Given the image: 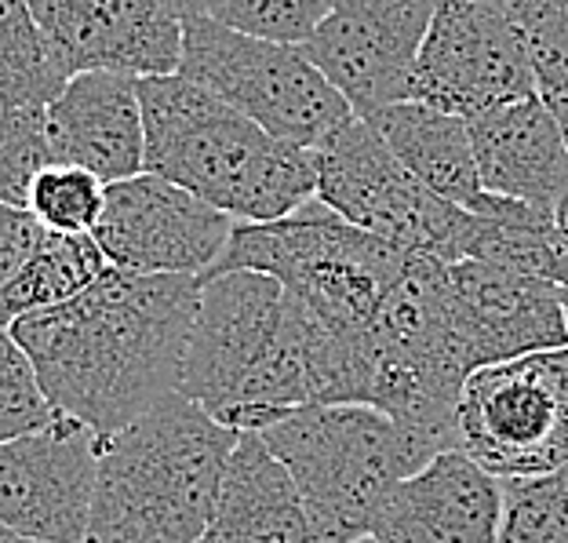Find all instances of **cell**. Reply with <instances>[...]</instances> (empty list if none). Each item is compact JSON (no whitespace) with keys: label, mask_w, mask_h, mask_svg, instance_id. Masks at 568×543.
Wrapping results in <instances>:
<instances>
[{"label":"cell","mask_w":568,"mask_h":543,"mask_svg":"<svg viewBox=\"0 0 568 543\" xmlns=\"http://www.w3.org/2000/svg\"><path fill=\"white\" fill-rule=\"evenodd\" d=\"M201 284L193 274L106 267L92 289L16 318L11 332L30 354L51 405L110 438L161 398L179 394Z\"/></svg>","instance_id":"1"},{"label":"cell","mask_w":568,"mask_h":543,"mask_svg":"<svg viewBox=\"0 0 568 543\" xmlns=\"http://www.w3.org/2000/svg\"><path fill=\"white\" fill-rule=\"evenodd\" d=\"M179 394L237 434L314 402H361V335H339L260 270L204 278Z\"/></svg>","instance_id":"2"},{"label":"cell","mask_w":568,"mask_h":543,"mask_svg":"<svg viewBox=\"0 0 568 543\" xmlns=\"http://www.w3.org/2000/svg\"><path fill=\"white\" fill-rule=\"evenodd\" d=\"M146 172L172 179L237 223H270L317 198L314 150L270 135L183 73L139 77Z\"/></svg>","instance_id":"3"},{"label":"cell","mask_w":568,"mask_h":543,"mask_svg":"<svg viewBox=\"0 0 568 543\" xmlns=\"http://www.w3.org/2000/svg\"><path fill=\"white\" fill-rule=\"evenodd\" d=\"M237 438L183 394L99 438L84 543H201Z\"/></svg>","instance_id":"4"},{"label":"cell","mask_w":568,"mask_h":543,"mask_svg":"<svg viewBox=\"0 0 568 543\" xmlns=\"http://www.w3.org/2000/svg\"><path fill=\"white\" fill-rule=\"evenodd\" d=\"M448 300V263L408 255L361 332V405L383 409L437 456L459 449V391L470 376Z\"/></svg>","instance_id":"5"},{"label":"cell","mask_w":568,"mask_h":543,"mask_svg":"<svg viewBox=\"0 0 568 543\" xmlns=\"http://www.w3.org/2000/svg\"><path fill=\"white\" fill-rule=\"evenodd\" d=\"M260 438L288 467L317 543L372 536L390 489L434 460L402 423L361 402L300 405Z\"/></svg>","instance_id":"6"},{"label":"cell","mask_w":568,"mask_h":543,"mask_svg":"<svg viewBox=\"0 0 568 543\" xmlns=\"http://www.w3.org/2000/svg\"><path fill=\"white\" fill-rule=\"evenodd\" d=\"M405 260L408 252L397 244L346 223L325 201L310 198L303 209L270 223H237L212 274L260 270L277 278L332 332L361 335Z\"/></svg>","instance_id":"7"},{"label":"cell","mask_w":568,"mask_h":543,"mask_svg":"<svg viewBox=\"0 0 568 543\" xmlns=\"http://www.w3.org/2000/svg\"><path fill=\"white\" fill-rule=\"evenodd\" d=\"M179 73L204 84L270 135L321 150L357 113L321 73L303 44L230 30L212 16L183 19Z\"/></svg>","instance_id":"8"},{"label":"cell","mask_w":568,"mask_h":543,"mask_svg":"<svg viewBox=\"0 0 568 543\" xmlns=\"http://www.w3.org/2000/svg\"><path fill=\"white\" fill-rule=\"evenodd\" d=\"M314 158L317 201H325L346 223L397 244L408 255H434L442 263L470 255L477 215L419 183L372 121L354 118L343 124L325 147L314 150Z\"/></svg>","instance_id":"9"},{"label":"cell","mask_w":568,"mask_h":543,"mask_svg":"<svg viewBox=\"0 0 568 543\" xmlns=\"http://www.w3.org/2000/svg\"><path fill=\"white\" fill-rule=\"evenodd\" d=\"M459 449L496 477L568 463V343L474 369L459 391Z\"/></svg>","instance_id":"10"},{"label":"cell","mask_w":568,"mask_h":543,"mask_svg":"<svg viewBox=\"0 0 568 543\" xmlns=\"http://www.w3.org/2000/svg\"><path fill=\"white\" fill-rule=\"evenodd\" d=\"M539 95L532 51L503 0H437L423 37L408 99L477 118Z\"/></svg>","instance_id":"11"},{"label":"cell","mask_w":568,"mask_h":543,"mask_svg":"<svg viewBox=\"0 0 568 543\" xmlns=\"http://www.w3.org/2000/svg\"><path fill=\"white\" fill-rule=\"evenodd\" d=\"M237 219L158 172L106 183V209L92 230L110 267L132 274L209 278L230 249Z\"/></svg>","instance_id":"12"},{"label":"cell","mask_w":568,"mask_h":543,"mask_svg":"<svg viewBox=\"0 0 568 543\" xmlns=\"http://www.w3.org/2000/svg\"><path fill=\"white\" fill-rule=\"evenodd\" d=\"M434 11L437 0H335L325 22L303 41V51L357 118L368 121L408 99Z\"/></svg>","instance_id":"13"},{"label":"cell","mask_w":568,"mask_h":543,"mask_svg":"<svg viewBox=\"0 0 568 543\" xmlns=\"http://www.w3.org/2000/svg\"><path fill=\"white\" fill-rule=\"evenodd\" d=\"M95 477L99 434L70 416L0 442V525L44 543H84Z\"/></svg>","instance_id":"14"},{"label":"cell","mask_w":568,"mask_h":543,"mask_svg":"<svg viewBox=\"0 0 568 543\" xmlns=\"http://www.w3.org/2000/svg\"><path fill=\"white\" fill-rule=\"evenodd\" d=\"M67 73H179L183 19L168 0H30Z\"/></svg>","instance_id":"15"},{"label":"cell","mask_w":568,"mask_h":543,"mask_svg":"<svg viewBox=\"0 0 568 543\" xmlns=\"http://www.w3.org/2000/svg\"><path fill=\"white\" fill-rule=\"evenodd\" d=\"M448 300L470 369L568 343L561 289L488 260L448 263Z\"/></svg>","instance_id":"16"},{"label":"cell","mask_w":568,"mask_h":543,"mask_svg":"<svg viewBox=\"0 0 568 543\" xmlns=\"http://www.w3.org/2000/svg\"><path fill=\"white\" fill-rule=\"evenodd\" d=\"M503 522V477L463 449L437 452L402 477L372 525L379 543H496Z\"/></svg>","instance_id":"17"},{"label":"cell","mask_w":568,"mask_h":543,"mask_svg":"<svg viewBox=\"0 0 568 543\" xmlns=\"http://www.w3.org/2000/svg\"><path fill=\"white\" fill-rule=\"evenodd\" d=\"M44 124L55 161L88 168L102 183H121L146 172L139 77L113 70L73 73L44 107Z\"/></svg>","instance_id":"18"},{"label":"cell","mask_w":568,"mask_h":543,"mask_svg":"<svg viewBox=\"0 0 568 543\" xmlns=\"http://www.w3.org/2000/svg\"><path fill=\"white\" fill-rule=\"evenodd\" d=\"M470 124L477 175L488 193L558 212L568 198V142L544 95L485 110Z\"/></svg>","instance_id":"19"},{"label":"cell","mask_w":568,"mask_h":543,"mask_svg":"<svg viewBox=\"0 0 568 543\" xmlns=\"http://www.w3.org/2000/svg\"><path fill=\"white\" fill-rule=\"evenodd\" d=\"M201 543H317L288 467L260 434H241Z\"/></svg>","instance_id":"20"},{"label":"cell","mask_w":568,"mask_h":543,"mask_svg":"<svg viewBox=\"0 0 568 543\" xmlns=\"http://www.w3.org/2000/svg\"><path fill=\"white\" fill-rule=\"evenodd\" d=\"M368 121L379 128L386 147L397 153V161L419 183L430 187L437 198L470 212L481 209L488 190L481 187V175H477L467 118L426 107V102L416 99H402Z\"/></svg>","instance_id":"21"},{"label":"cell","mask_w":568,"mask_h":543,"mask_svg":"<svg viewBox=\"0 0 568 543\" xmlns=\"http://www.w3.org/2000/svg\"><path fill=\"white\" fill-rule=\"evenodd\" d=\"M106 267L110 260L99 249L95 234H55V230H48L33 260L8 284L4 300H0V318H4V325H11L22 314L70 303L73 295L92 289Z\"/></svg>","instance_id":"22"},{"label":"cell","mask_w":568,"mask_h":543,"mask_svg":"<svg viewBox=\"0 0 568 543\" xmlns=\"http://www.w3.org/2000/svg\"><path fill=\"white\" fill-rule=\"evenodd\" d=\"M70 73L44 37L30 0H0V102L48 107Z\"/></svg>","instance_id":"23"},{"label":"cell","mask_w":568,"mask_h":543,"mask_svg":"<svg viewBox=\"0 0 568 543\" xmlns=\"http://www.w3.org/2000/svg\"><path fill=\"white\" fill-rule=\"evenodd\" d=\"M496 543H568V463L554 474L503 482Z\"/></svg>","instance_id":"24"},{"label":"cell","mask_w":568,"mask_h":543,"mask_svg":"<svg viewBox=\"0 0 568 543\" xmlns=\"http://www.w3.org/2000/svg\"><path fill=\"white\" fill-rule=\"evenodd\" d=\"M26 209L55 234H92L106 209V183L88 168L55 161L33 179Z\"/></svg>","instance_id":"25"},{"label":"cell","mask_w":568,"mask_h":543,"mask_svg":"<svg viewBox=\"0 0 568 543\" xmlns=\"http://www.w3.org/2000/svg\"><path fill=\"white\" fill-rule=\"evenodd\" d=\"M55 164L44 107H4L0 113V201L26 209L33 179Z\"/></svg>","instance_id":"26"},{"label":"cell","mask_w":568,"mask_h":543,"mask_svg":"<svg viewBox=\"0 0 568 543\" xmlns=\"http://www.w3.org/2000/svg\"><path fill=\"white\" fill-rule=\"evenodd\" d=\"M59 416L62 412L44 394L26 346L16 340L11 325H0V442L41 431Z\"/></svg>","instance_id":"27"},{"label":"cell","mask_w":568,"mask_h":543,"mask_svg":"<svg viewBox=\"0 0 568 543\" xmlns=\"http://www.w3.org/2000/svg\"><path fill=\"white\" fill-rule=\"evenodd\" d=\"M332 8L335 0H212L209 16L230 30L266 37V41L303 44Z\"/></svg>","instance_id":"28"},{"label":"cell","mask_w":568,"mask_h":543,"mask_svg":"<svg viewBox=\"0 0 568 543\" xmlns=\"http://www.w3.org/2000/svg\"><path fill=\"white\" fill-rule=\"evenodd\" d=\"M532 51L536 81H568V0H503Z\"/></svg>","instance_id":"29"},{"label":"cell","mask_w":568,"mask_h":543,"mask_svg":"<svg viewBox=\"0 0 568 543\" xmlns=\"http://www.w3.org/2000/svg\"><path fill=\"white\" fill-rule=\"evenodd\" d=\"M44 238L48 227H41V219L30 209L0 201V300H4L8 284L19 278V270L33 260ZM0 325H4V318H0Z\"/></svg>","instance_id":"30"},{"label":"cell","mask_w":568,"mask_h":543,"mask_svg":"<svg viewBox=\"0 0 568 543\" xmlns=\"http://www.w3.org/2000/svg\"><path fill=\"white\" fill-rule=\"evenodd\" d=\"M539 95H544V102L554 110V118H558L561 132H565V142H568V81L544 84V88H539ZM558 223H561V230L568 234V198L561 201V209H558Z\"/></svg>","instance_id":"31"},{"label":"cell","mask_w":568,"mask_h":543,"mask_svg":"<svg viewBox=\"0 0 568 543\" xmlns=\"http://www.w3.org/2000/svg\"><path fill=\"white\" fill-rule=\"evenodd\" d=\"M168 4L179 11V19H193V16H209L212 0H168Z\"/></svg>","instance_id":"32"},{"label":"cell","mask_w":568,"mask_h":543,"mask_svg":"<svg viewBox=\"0 0 568 543\" xmlns=\"http://www.w3.org/2000/svg\"><path fill=\"white\" fill-rule=\"evenodd\" d=\"M0 543H44V540H33V536L19 533V529H8V525H0Z\"/></svg>","instance_id":"33"},{"label":"cell","mask_w":568,"mask_h":543,"mask_svg":"<svg viewBox=\"0 0 568 543\" xmlns=\"http://www.w3.org/2000/svg\"><path fill=\"white\" fill-rule=\"evenodd\" d=\"M357 543H379V540H372V536H365V540H357Z\"/></svg>","instance_id":"34"},{"label":"cell","mask_w":568,"mask_h":543,"mask_svg":"<svg viewBox=\"0 0 568 543\" xmlns=\"http://www.w3.org/2000/svg\"><path fill=\"white\" fill-rule=\"evenodd\" d=\"M0 113H4V102H0Z\"/></svg>","instance_id":"35"}]
</instances>
